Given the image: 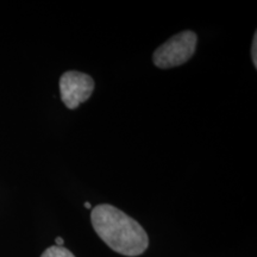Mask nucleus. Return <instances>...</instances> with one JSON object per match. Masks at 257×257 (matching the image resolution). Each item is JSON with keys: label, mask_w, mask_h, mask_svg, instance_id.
<instances>
[{"label": "nucleus", "mask_w": 257, "mask_h": 257, "mask_svg": "<svg viewBox=\"0 0 257 257\" xmlns=\"http://www.w3.org/2000/svg\"><path fill=\"white\" fill-rule=\"evenodd\" d=\"M41 257H75L74 253L69 251L68 249H66L64 246H50L46 251L42 253Z\"/></svg>", "instance_id": "20e7f679"}, {"label": "nucleus", "mask_w": 257, "mask_h": 257, "mask_svg": "<svg viewBox=\"0 0 257 257\" xmlns=\"http://www.w3.org/2000/svg\"><path fill=\"white\" fill-rule=\"evenodd\" d=\"M251 59H252L253 66H255L256 68L257 67V34L253 35L252 47H251Z\"/></svg>", "instance_id": "39448f33"}, {"label": "nucleus", "mask_w": 257, "mask_h": 257, "mask_svg": "<svg viewBox=\"0 0 257 257\" xmlns=\"http://www.w3.org/2000/svg\"><path fill=\"white\" fill-rule=\"evenodd\" d=\"M94 89V80L88 74L68 70L60 79V92L63 104L69 110H75L91 98Z\"/></svg>", "instance_id": "7ed1b4c3"}, {"label": "nucleus", "mask_w": 257, "mask_h": 257, "mask_svg": "<svg viewBox=\"0 0 257 257\" xmlns=\"http://www.w3.org/2000/svg\"><path fill=\"white\" fill-rule=\"evenodd\" d=\"M55 243L57 244V246H63V244H64V239L62 238V237H56Z\"/></svg>", "instance_id": "423d86ee"}, {"label": "nucleus", "mask_w": 257, "mask_h": 257, "mask_svg": "<svg viewBox=\"0 0 257 257\" xmlns=\"http://www.w3.org/2000/svg\"><path fill=\"white\" fill-rule=\"evenodd\" d=\"M91 220L96 234L120 255L140 256L149 246V237L142 225L112 205L95 206Z\"/></svg>", "instance_id": "f257e3e1"}, {"label": "nucleus", "mask_w": 257, "mask_h": 257, "mask_svg": "<svg viewBox=\"0 0 257 257\" xmlns=\"http://www.w3.org/2000/svg\"><path fill=\"white\" fill-rule=\"evenodd\" d=\"M197 42V35L191 30L176 34L157 48L153 55V62L161 69L181 66L194 55Z\"/></svg>", "instance_id": "f03ea898"}, {"label": "nucleus", "mask_w": 257, "mask_h": 257, "mask_svg": "<svg viewBox=\"0 0 257 257\" xmlns=\"http://www.w3.org/2000/svg\"><path fill=\"white\" fill-rule=\"evenodd\" d=\"M85 207H86V208H87V210H89V208H91V207H92V205H91V204H89V202H88V201H86V202H85Z\"/></svg>", "instance_id": "0eeeda50"}]
</instances>
